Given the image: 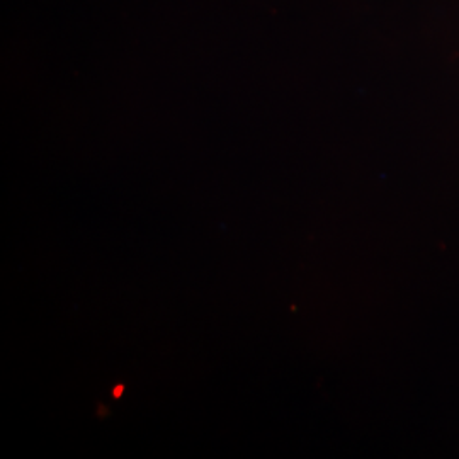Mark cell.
<instances>
[{
	"label": "cell",
	"instance_id": "cell-1",
	"mask_svg": "<svg viewBox=\"0 0 459 459\" xmlns=\"http://www.w3.org/2000/svg\"><path fill=\"white\" fill-rule=\"evenodd\" d=\"M121 392H123V386H119V388H117V390H115L116 398H117V396H119V394H121Z\"/></svg>",
	"mask_w": 459,
	"mask_h": 459
}]
</instances>
